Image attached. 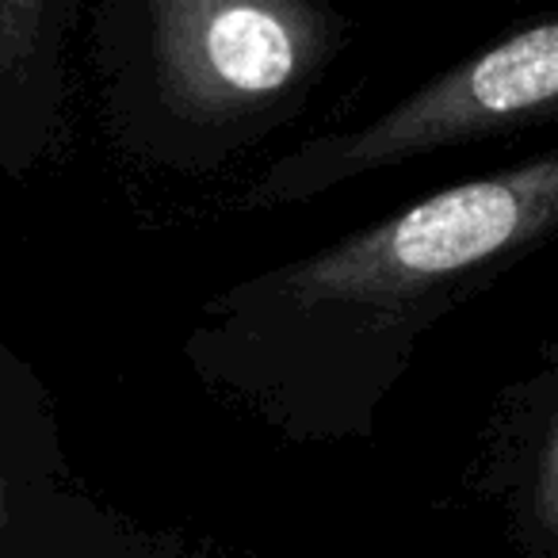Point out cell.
<instances>
[{"mask_svg": "<svg viewBox=\"0 0 558 558\" xmlns=\"http://www.w3.org/2000/svg\"><path fill=\"white\" fill-rule=\"evenodd\" d=\"M558 230V149L466 180L283 271L299 306H398L478 276Z\"/></svg>", "mask_w": 558, "mask_h": 558, "instance_id": "6da1fadb", "label": "cell"}, {"mask_svg": "<svg viewBox=\"0 0 558 558\" xmlns=\"http://www.w3.org/2000/svg\"><path fill=\"white\" fill-rule=\"evenodd\" d=\"M550 119H558V16L466 58L364 131L303 149L260 180L256 199L318 192L352 172L383 169L456 142L539 126Z\"/></svg>", "mask_w": 558, "mask_h": 558, "instance_id": "7a4b0ae2", "label": "cell"}, {"mask_svg": "<svg viewBox=\"0 0 558 558\" xmlns=\"http://www.w3.org/2000/svg\"><path fill=\"white\" fill-rule=\"evenodd\" d=\"M329 47L318 9L291 0H161L154 50L184 116L233 119L295 93Z\"/></svg>", "mask_w": 558, "mask_h": 558, "instance_id": "3957f363", "label": "cell"}, {"mask_svg": "<svg viewBox=\"0 0 558 558\" xmlns=\"http://www.w3.org/2000/svg\"><path fill=\"white\" fill-rule=\"evenodd\" d=\"M535 512H539V524L547 535L558 539V417L547 433L539 456V482H535Z\"/></svg>", "mask_w": 558, "mask_h": 558, "instance_id": "277c9868", "label": "cell"}]
</instances>
